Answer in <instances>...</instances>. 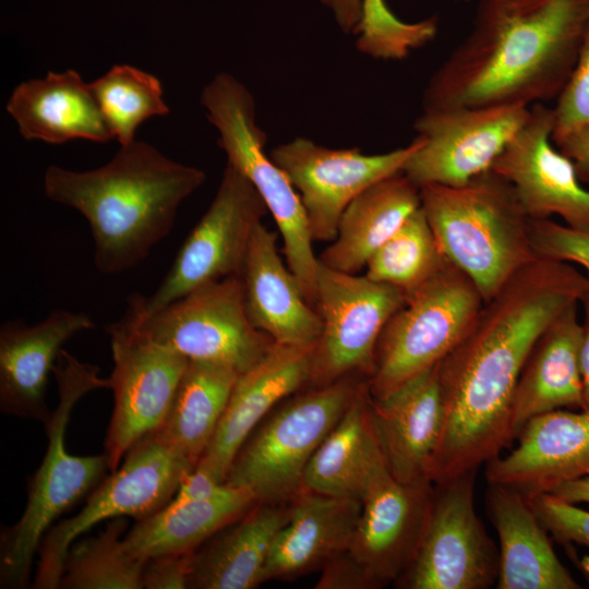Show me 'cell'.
I'll use <instances>...</instances> for the list:
<instances>
[{"label": "cell", "mask_w": 589, "mask_h": 589, "mask_svg": "<svg viewBox=\"0 0 589 589\" xmlns=\"http://www.w3.org/2000/svg\"><path fill=\"white\" fill-rule=\"evenodd\" d=\"M485 502L500 542L497 589L580 588L556 556L548 530L526 496L489 483Z\"/></svg>", "instance_id": "obj_25"}, {"label": "cell", "mask_w": 589, "mask_h": 589, "mask_svg": "<svg viewBox=\"0 0 589 589\" xmlns=\"http://www.w3.org/2000/svg\"><path fill=\"white\" fill-rule=\"evenodd\" d=\"M318 589H373V585L357 562L346 551L323 566Z\"/></svg>", "instance_id": "obj_40"}, {"label": "cell", "mask_w": 589, "mask_h": 589, "mask_svg": "<svg viewBox=\"0 0 589 589\" xmlns=\"http://www.w3.org/2000/svg\"><path fill=\"white\" fill-rule=\"evenodd\" d=\"M5 109L27 141L62 144L76 139L98 143L113 140L91 84L75 70L50 71L43 79L20 83Z\"/></svg>", "instance_id": "obj_26"}, {"label": "cell", "mask_w": 589, "mask_h": 589, "mask_svg": "<svg viewBox=\"0 0 589 589\" xmlns=\"http://www.w3.org/2000/svg\"><path fill=\"white\" fill-rule=\"evenodd\" d=\"M366 380L311 457L302 489L322 494L361 497L372 478L387 466L377 436Z\"/></svg>", "instance_id": "obj_28"}, {"label": "cell", "mask_w": 589, "mask_h": 589, "mask_svg": "<svg viewBox=\"0 0 589 589\" xmlns=\"http://www.w3.org/2000/svg\"><path fill=\"white\" fill-rule=\"evenodd\" d=\"M287 518V503L255 504L193 552L188 588L251 589L261 585L271 546Z\"/></svg>", "instance_id": "obj_29"}, {"label": "cell", "mask_w": 589, "mask_h": 589, "mask_svg": "<svg viewBox=\"0 0 589 589\" xmlns=\"http://www.w3.org/2000/svg\"><path fill=\"white\" fill-rule=\"evenodd\" d=\"M529 110L500 106L423 111L414 122L417 146L402 173L419 188L461 185L492 169Z\"/></svg>", "instance_id": "obj_15"}, {"label": "cell", "mask_w": 589, "mask_h": 589, "mask_svg": "<svg viewBox=\"0 0 589 589\" xmlns=\"http://www.w3.org/2000/svg\"><path fill=\"white\" fill-rule=\"evenodd\" d=\"M194 466L156 433L139 441L122 465L104 478L73 517L50 527L38 548V564L31 584L35 589L59 588L68 551L83 533L117 517L145 518L175 496L183 476Z\"/></svg>", "instance_id": "obj_10"}, {"label": "cell", "mask_w": 589, "mask_h": 589, "mask_svg": "<svg viewBox=\"0 0 589 589\" xmlns=\"http://www.w3.org/2000/svg\"><path fill=\"white\" fill-rule=\"evenodd\" d=\"M314 346L274 342L256 364L239 374L215 434L197 461L225 483L243 443L268 413L310 385Z\"/></svg>", "instance_id": "obj_20"}, {"label": "cell", "mask_w": 589, "mask_h": 589, "mask_svg": "<svg viewBox=\"0 0 589 589\" xmlns=\"http://www.w3.org/2000/svg\"><path fill=\"white\" fill-rule=\"evenodd\" d=\"M201 103L219 133L218 145L227 155V164L252 183L273 216L286 264L316 309L320 262L313 252L306 213L287 175L264 153L267 136L256 123L252 94L235 76L223 72L204 87Z\"/></svg>", "instance_id": "obj_6"}, {"label": "cell", "mask_w": 589, "mask_h": 589, "mask_svg": "<svg viewBox=\"0 0 589 589\" xmlns=\"http://www.w3.org/2000/svg\"><path fill=\"white\" fill-rule=\"evenodd\" d=\"M239 374L224 363L189 360L168 416L155 433L194 467L215 434Z\"/></svg>", "instance_id": "obj_32"}, {"label": "cell", "mask_w": 589, "mask_h": 589, "mask_svg": "<svg viewBox=\"0 0 589 589\" xmlns=\"http://www.w3.org/2000/svg\"><path fill=\"white\" fill-rule=\"evenodd\" d=\"M421 208L444 256L465 273L484 302L539 259L513 185L489 169L461 185L420 188Z\"/></svg>", "instance_id": "obj_4"}, {"label": "cell", "mask_w": 589, "mask_h": 589, "mask_svg": "<svg viewBox=\"0 0 589 589\" xmlns=\"http://www.w3.org/2000/svg\"><path fill=\"white\" fill-rule=\"evenodd\" d=\"M106 332L113 360L108 377L113 409L105 440L111 472L139 441L164 424L189 359L145 338L127 314Z\"/></svg>", "instance_id": "obj_14"}, {"label": "cell", "mask_w": 589, "mask_h": 589, "mask_svg": "<svg viewBox=\"0 0 589 589\" xmlns=\"http://www.w3.org/2000/svg\"><path fill=\"white\" fill-rule=\"evenodd\" d=\"M483 303L474 283L447 260L386 323L366 380L371 396L384 397L440 363Z\"/></svg>", "instance_id": "obj_8"}, {"label": "cell", "mask_w": 589, "mask_h": 589, "mask_svg": "<svg viewBox=\"0 0 589 589\" xmlns=\"http://www.w3.org/2000/svg\"><path fill=\"white\" fill-rule=\"evenodd\" d=\"M417 146L366 155L359 148H328L297 137L272 149L269 157L287 175L305 209L314 241L332 242L341 214L374 183L402 172Z\"/></svg>", "instance_id": "obj_16"}, {"label": "cell", "mask_w": 589, "mask_h": 589, "mask_svg": "<svg viewBox=\"0 0 589 589\" xmlns=\"http://www.w3.org/2000/svg\"><path fill=\"white\" fill-rule=\"evenodd\" d=\"M227 486L205 468L195 466L183 476L172 500H209L224 493Z\"/></svg>", "instance_id": "obj_41"}, {"label": "cell", "mask_w": 589, "mask_h": 589, "mask_svg": "<svg viewBox=\"0 0 589 589\" xmlns=\"http://www.w3.org/2000/svg\"><path fill=\"white\" fill-rule=\"evenodd\" d=\"M125 314L148 340L189 360L227 364L240 374L256 364L274 341L250 321L241 275L202 286L146 313L133 294Z\"/></svg>", "instance_id": "obj_9"}, {"label": "cell", "mask_w": 589, "mask_h": 589, "mask_svg": "<svg viewBox=\"0 0 589 589\" xmlns=\"http://www.w3.org/2000/svg\"><path fill=\"white\" fill-rule=\"evenodd\" d=\"M446 262L420 206L370 257L365 276L395 286L408 297Z\"/></svg>", "instance_id": "obj_35"}, {"label": "cell", "mask_w": 589, "mask_h": 589, "mask_svg": "<svg viewBox=\"0 0 589 589\" xmlns=\"http://www.w3.org/2000/svg\"><path fill=\"white\" fill-rule=\"evenodd\" d=\"M435 484H406L382 468L361 497V514L348 549L373 588L396 582L414 557L432 507Z\"/></svg>", "instance_id": "obj_18"}, {"label": "cell", "mask_w": 589, "mask_h": 589, "mask_svg": "<svg viewBox=\"0 0 589 589\" xmlns=\"http://www.w3.org/2000/svg\"><path fill=\"white\" fill-rule=\"evenodd\" d=\"M553 124V108L532 105L492 169L513 185L530 219L557 215L566 226L589 231V190L574 163L554 145Z\"/></svg>", "instance_id": "obj_17"}, {"label": "cell", "mask_w": 589, "mask_h": 589, "mask_svg": "<svg viewBox=\"0 0 589 589\" xmlns=\"http://www.w3.org/2000/svg\"><path fill=\"white\" fill-rule=\"evenodd\" d=\"M266 213L252 183L227 164L211 205L165 278L151 297L141 296L143 310L155 312L202 286L241 275L253 231Z\"/></svg>", "instance_id": "obj_13"}, {"label": "cell", "mask_w": 589, "mask_h": 589, "mask_svg": "<svg viewBox=\"0 0 589 589\" xmlns=\"http://www.w3.org/2000/svg\"><path fill=\"white\" fill-rule=\"evenodd\" d=\"M530 233L538 257L575 263L586 271L589 279V231L546 218L531 219Z\"/></svg>", "instance_id": "obj_37"}, {"label": "cell", "mask_w": 589, "mask_h": 589, "mask_svg": "<svg viewBox=\"0 0 589 589\" xmlns=\"http://www.w3.org/2000/svg\"><path fill=\"white\" fill-rule=\"evenodd\" d=\"M552 494L567 503H589V476L566 481L554 488Z\"/></svg>", "instance_id": "obj_44"}, {"label": "cell", "mask_w": 589, "mask_h": 589, "mask_svg": "<svg viewBox=\"0 0 589 589\" xmlns=\"http://www.w3.org/2000/svg\"><path fill=\"white\" fill-rule=\"evenodd\" d=\"M420 206V188L402 172L374 183L346 207L336 238L318 261L334 271L358 273Z\"/></svg>", "instance_id": "obj_30"}, {"label": "cell", "mask_w": 589, "mask_h": 589, "mask_svg": "<svg viewBox=\"0 0 589 589\" xmlns=\"http://www.w3.org/2000/svg\"><path fill=\"white\" fill-rule=\"evenodd\" d=\"M251 323L276 344L313 346L322 333V318L284 263L277 233L260 223L251 237L241 274Z\"/></svg>", "instance_id": "obj_23"}, {"label": "cell", "mask_w": 589, "mask_h": 589, "mask_svg": "<svg viewBox=\"0 0 589 589\" xmlns=\"http://www.w3.org/2000/svg\"><path fill=\"white\" fill-rule=\"evenodd\" d=\"M554 145L574 163L581 182L589 183V127L570 132Z\"/></svg>", "instance_id": "obj_42"}, {"label": "cell", "mask_w": 589, "mask_h": 589, "mask_svg": "<svg viewBox=\"0 0 589 589\" xmlns=\"http://www.w3.org/2000/svg\"><path fill=\"white\" fill-rule=\"evenodd\" d=\"M553 116V143L573 131L589 127V22L572 73L556 97Z\"/></svg>", "instance_id": "obj_36"}, {"label": "cell", "mask_w": 589, "mask_h": 589, "mask_svg": "<svg viewBox=\"0 0 589 589\" xmlns=\"http://www.w3.org/2000/svg\"><path fill=\"white\" fill-rule=\"evenodd\" d=\"M124 517L110 519L98 534L76 540L63 562L59 588L142 589L145 562L124 545Z\"/></svg>", "instance_id": "obj_33"}, {"label": "cell", "mask_w": 589, "mask_h": 589, "mask_svg": "<svg viewBox=\"0 0 589 589\" xmlns=\"http://www.w3.org/2000/svg\"><path fill=\"white\" fill-rule=\"evenodd\" d=\"M578 304L564 310L537 338L514 396L515 440L532 418L557 409L582 408Z\"/></svg>", "instance_id": "obj_27"}, {"label": "cell", "mask_w": 589, "mask_h": 589, "mask_svg": "<svg viewBox=\"0 0 589 589\" xmlns=\"http://www.w3.org/2000/svg\"><path fill=\"white\" fill-rule=\"evenodd\" d=\"M362 381L345 377L286 398L238 450L225 484L250 490L259 503H287L302 489L304 470Z\"/></svg>", "instance_id": "obj_7"}, {"label": "cell", "mask_w": 589, "mask_h": 589, "mask_svg": "<svg viewBox=\"0 0 589 589\" xmlns=\"http://www.w3.org/2000/svg\"><path fill=\"white\" fill-rule=\"evenodd\" d=\"M587 292L589 279L573 265L539 257L483 303L438 363L444 418L433 483L477 470L514 443V396L525 361L541 333Z\"/></svg>", "instance_id": "obj_1"}, {"label": "cell", "mask_w": 589, "mask_h": 589, "mask_svg": "<svg viewBox=\"0 0 589 589\" xmlns=\"http://www.w3.org/2000/svg\"><path fill=\"white\" fill-rule=\"evenodd\" d=\"M584 317L581 321V338L579 349V362L581 374L582 410H589V292L581 301Z\"/></svg>", "instance_id": "obj_43"}, {"label": "cell", "mask_w": 589, "mask_h": 589, "mask_svg": "<svg viewBox=\"0 0 589 589\" xmlns=\"http://www.w3.org/2000/svg\"><path fill=\"white\" fill-rule=\"evenodd\" d=\"M335 9L346 19H351L356 14L358 0H330Z\"/></svg>", "instance_id": "obj_45"}, {"label": "cell", "mask_w": 589, "mask_h": 589, "mask_svg": "<svg viewBox=\"0 0 589 589\" xmlns=\"http://www.w3.org/2000/svg\"><path fill=\"white\" fill-rule=\"evenodd\" d=\"M58 386V406L45 424L48 446L27 489L21 518L1 531L0 587L25 588L35 554L52 522L89 494L104 479L106 454L74 456L65 448V433L76 402L89 392L108 388L99 368L80 361L62 349L52 371Z\"/></svg>", "instance_id": "obj_5"}, {"label": "cell", "mask_w": 589, "mask_h": 589, "mask_svg": "<svg viewBox=\"0 0 589 589\" xmlns=\"http://www.w3.org/2000/svg\"><path fill=\"white\" fill-rule=\"evenodd\" d=\"M528 501L553 539L589 548L588 510L549 493L536 495Z\"/></svg>", "instance_id": "obj_38"}, {"label": "cell", "mask_w": 589, "mask_h": 589, "mask_svg": "<svg viewBox=\"0 0 589 589\" xmlns=\"http://www.w3.org/2000/svg\"><path fill=\"white\" fill-rule=\"evenodd\" d=\"M94 327L86 313L64 309L31 326L4 322L0 327L1 411L45 425L52 413L46 404V387L62 347L76 334Z\"/></svg>", "instance_id": "obj_21"}, {"label": "cell", "mask_w": 589, "mask_h": 589, "mask_svg": "<svg viewBox=\"0 0 589 589\" xmlns=\"http://www.w3.org/2000/svg\"><path fill=\"white\" fill-rule=\"evenodd\" d=\"M371 404L392 476L406 484L431 481L444 418L438 363Z\"/></svg>", "instance_id": "obj_22"}, {"label": "cell", "mask_w": 589, "mask_h": 589, "mask_svg": "<svg viewBox=\"0 0 589 589\" xmlns=\"http://www.w3.org/2000/svg\"><path fill=\"white\" fill-rule=\"evenodd\" d=\"M89 84L110 133L120 146L135 141L141 123L170 111L160 81L135 67L117 64Z\"/></svg>", "instance_id": "obj_34"}, {"label": "cell", "mask_w": 589, "mask_h": 589, "mask_svg": "<svg viewBox=\"0 0 589 589\" xmlns=\"http://www.w3.org/2000/svg\"><path fill=\"white\" fill-rule=\"evenodd\" d=\"M477 471L434 483L423 536L397 587L486 589L496 584L498 549L474 507Z\"/></svg>", "instance_id": "obj_11"}, {"label": "cell", "mask_w": 589, "mask_h": 589, "mask_svg": "<svg viewBox=\"0 0 589 589\" xmlns=\"http://www.w3.org/2000/svg\"><path fill=\"white\" fill-rule=\"evenodd\" d=\"M205 180L202 169L135 140L96 169L74 171L50 165L44 189L49 200L87 220L94 264L99 273L115 275L148 256L170 233L182 202Z\"/></svg>", "instance_id": "obj_3"}, {"label": "cell", "mask_w": 589, "mask_h": 589, "mask_svg": "<svg viewBox=\"0 0 589 589\" xmlns=\"http://www.w3.org/2000/svg\"><path fill=\"white\" fill-rule=\"evenodd\" d=\"M192 553H170L146 560L142 586L145 589L188 588Z\"/></svg>", "instance_id": "obj_39"}, {"label": "cell", "mask_w": 589, "mask_h": 589, "mask_svg": "<svg viewBox=\"0 0 589 589\" xmlns=\"http://www.w3.org/2000/svg\"><path fill=\"white\" fill-rule=\"evenodd\" d=\"M588 22L589 0H480L469 34L431 76L423 111L556 99Z\"/></svg>", "instance_id": "obj_2"}, {"label": "cell", "mask_w": 589, "mask_h": 589, "mask_svg": "<svg viewBox=\"0 0 589 589\" xmlns=\"http://www.w3.org/2000/svg\"><path fill=\"white\" fill-rule=\"evenodd\" d=\"M288 518L271 546L263 582L299 576L348 551L361 501L301 489L287 502Z\"/></svg>", "instance_id": "obj_24"}, {"label": "cell", "mask_w": 589, "mask_h": 589, "mask_svg": "<svg viewBox=\"0 0 589 589\" xmlns=\"http://www.w3.org/2000/svg\"><path fill=\"white\" fill-rule=\"evenodd\" d=\"M516 447L485 465L488 483L518 491L527 498L589 476V410L557 409L530 419Z\"/></svg>", "instance_id": "obj_19"}, {"label": "cell", "mask_w": 589, "mask_h": 589, "mask_svg": "<svg viewBox=\"0 0 589 589\" xmlns=\"http://www.w3.org/2000/svg\"><path fill=\"white\" fill-rule=\"evenodd\" d=\"M257 503L250 490L229 485L209 500H171L156 513L136 520L123 542L144 561L170 553H192Z\"/></svg>", "instance_id": "obj_31"}, {"label": "cell", "mask_w": 589, "mask_h": 589, "mask_svg": "<svg viewBox=\"0 0 589 589\" xmlns=\"http://www.w3.org/2000/svg\"><path fill=\"white\" fill-rule=\"evenodd\" d=\"M406 300L395 286L334 271L320 262L316 310L323 326L313 350L311 387L353 375L368 380L374 371L380 336Z\"/></svg>", "instance_id": "obj_12"}]
</instances>
